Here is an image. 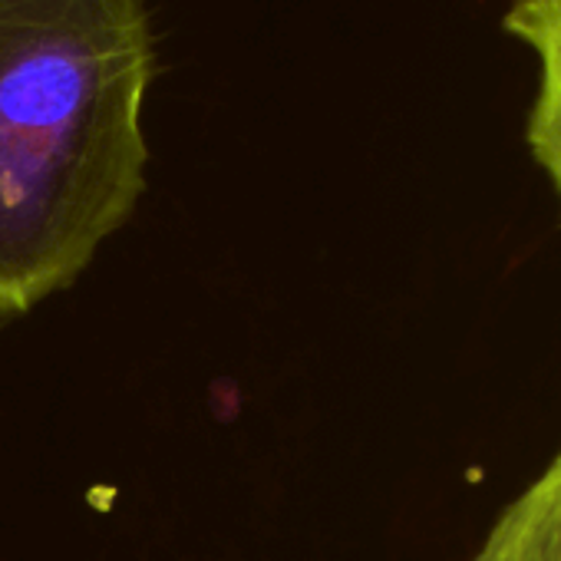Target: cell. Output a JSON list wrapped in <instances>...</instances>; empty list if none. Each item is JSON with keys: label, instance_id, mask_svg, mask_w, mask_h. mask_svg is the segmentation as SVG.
I'll list each match as a JSON object with an SVG mask.
<instances>
[{"label": "cell", "instance_id": "obj_1", "mask_svg": "<svg viewBox=\"0 0 561 561\" xmlns=\"http://www.w3.org/2000/svg\"><path fill=\"white\" fill-rule=\"evenodd\" d=\"M146 0H0V324L70 288L146 192Z\"/></svg>", "mask_w": 561, "mask_h": 561}, {"label": "cell", "instance_id": "obj_2", "mask_svg": "<svg viewBox=\"0 0 561 561\" xmlns=\"http://www.w3.org/2000/svg\"><path fill=\"white\" fill-rule=\"evenodd\" d=\"M502 31L535 57L538 83L525 142L561 208V0H515L502 18Z\"/></svg>", "mask_w": 561, "mask_h": 561}, {"label": "cell", "instance_id": "obj_3", "mask_svg": "<svg viewBox=\"0 0 561 561\" xmlns=\"http://www.w3.org/2000/svg\"><path fill=\"white\" fill-rule=\"evenodd\" d=\"M472 561H561V446L502 508Z\"/></svg>", "mask_w": 561, "mask_h": 561}]
</instances>
